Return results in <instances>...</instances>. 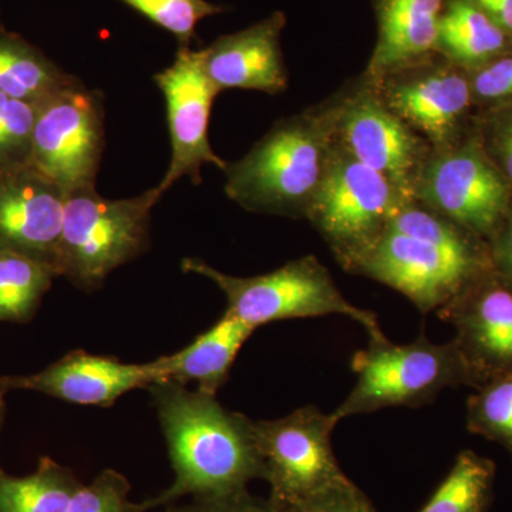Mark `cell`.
<instances>
[{
    "label": "cell",
    "instance_id": "cell-1",
    "mask_svg": "<svg viewBox=\"0 0 512 512\" xmlns=\"http://www.w3.org/2000/svg\"><path fill=\"white\" fill-rule=\"evenodd\" d=\"M167 440L175 471L173 485L140 503V511L174 504L180 498L214 497L248 490L264 477L254 436V420L229 412L214 394L183 384L157 382L147 387Z\"/></svg>",
    "mask_w": 512,
    "mask_h": 512
},
{
    "label": "cell",
    "instance_id": "cell-2",
    "mask_svg": "<svg viewBox=\"0 0 512 512\" xmlns=\"http://www.w3.org/2000/svg\"><path fill=\"white\" fill-rule=\"evenodd\" d=\"M338 96L276 121L247 156L225 167V194L256 214L303 220L325 181L338 137Z\"/></svg>",
    "mask_w": 512,
    "mask_h": 512
},
{
    "label": "cell",
    "instance_id": "cell-3",
    "mask_svg": "<svg viewBox=\"0 0 512 512\" xmlns=\"http://www.w3.org/2000/svg\"><path fill=\"white\" fill-rule=\"evenodd\" d=\"M352 369L355 386L332 412L338 421L390 407L426 406L451 387L481 386L456 340L434 343L424 332L406 345L384 335L370 338L353 356Z\"/></svg>",
    "mask_w": 512,
    "mask_h": 512
},
{
    "label": "cell",
    "instance_id": "cell-4",
    "mask_svg": "<svg viewBox=\"0 0 512 512\" xmlns=\"http://www.w3.org/2000/svg\"><path fill=\"white\" fill-rule=\"evenodd\" d=\"M160 198L156 188L128 200L100 197L94 185L67 191L57 275L83 291L100 288L114 269L146 251Z\"/></svg>",
    "mask_w": 512,
    "mask_h": 512
},
{
    "label": "cell",
    "instance_id": "cell-5",
    "mask_svg": "<svg viewBox=\"0 0 512 512\" xmlns=\"http://www.w3.org/2000/svg\"><path fill=\"white\" fill-rule=\"evenodd\" d=\"M185 274L211 279L225 293L227 313L256 329L278 320L343 315L362 325L369 338L384 333L375 313L357 308L339 291L328 268L316 256L306 255L269 274L239 278L222 274L197 258L181 262Z\"/></svg>",
    "mask_w": 512,
    "mask_h": 512
},
{
    "label": "cell",
    "instance_id": "cell-6",
    "mask_svg": "<svg viewBox=\"0 0 512 512\" xmlns=\"http://www.w3.org/2000/svg\"><path fill=\"white\" fill-rule=\"evenodd\" d=\"M494 268L483 239L446 244L387 227L357 264L363 275L402 293L421 313L437 312L464 286Z\"/></svg>",
    "mask_w": 512,
    "mask_h": 512
},
{
    "label": "cell",
    "instance_id": "cell-7",
    "mask_svg": "<svg viewBox=\"0 0 512 512\" xmlns=\"http://www.w3.org/2000/svg\"><path fill=\"white\" fill-rule=\"evenodd\" d=\"M407 197L382 174L350 156L340 144L306 220L325 239L336 262L353 274L382 238Z\"/></svg>",
    "mask_w": 512,
    "mask_h": 512
},
{
    "label": "cell",
    "instance_id": "cell-8",
    "mask_svg": "<svg viewBox=\"0 0 512 512\" xmlns=\"http://www.w3.org/2000/svg\"><path fill=\"white\" fill-rule=\"evenodd\" d=\"M412 197L484 241L512 210L510 183L474 138L433 148Z\"/></svg>",
    "mask_w": 512,
    "mask_h": 512
},
{
    "label": "cell",
    "instance_id": "cell-9",
    "mask_svg": "<svg viewBox=\"0 0 512 512\" xmlns=\"http://www.w3.org/2000/svg\"><path fill=\"white\" fill-rule=\"evenodd\" d=\"M339 421L305 406L276 420L254 421V436L271 504L305 500L349 481L339 466L332 433Z\"/></svg>",
    "mask_w": 512,
    "mask_h": 512
},
{
    "label": "cell",
    "instance_id": "cell-10",
    "mask_svg": "<svg viewBox=\"0 0 512 512\" xmlns=\"http://www.w3.org/2000/svg\"><path fill=\"white\" fill-rule=\"evenodd\" d=\"M104 148L100 93L77 82L43 101L30 165L66 191L96 185Z\"/></svg>",
    "mask_w": 512,
    "mask_h": 512
},
{
    "label": "cell",
    "instance_id": "cell-11",
    "mask_svg": "<svg viewBox=\"0 0 512 512\" xmlns=\"http://www.w3.org/2000/svg\"><path fill=\"white\" fill-rule=\"evenodd\" d=\"M336 96L340 146L404 197L413 198L414 184L433 150L429 141L396 116L363 76Z\"/></svg>",
    "mask_w": 512,
    "mask_h": 512
},
{
    "label": "cell",
    "instance_id": "cell-12",
    "mask_svg": "<svg viewBox=\"0 0 512 512\" xmlns=\"http://www.w3.org/2000/svg\"><path fill=\"white\" fill-rule=\"evenodd\" d=\"M366 80L383 103L431 147L443 148L460 140L474 104L468 70L434 53Z\"/></svg>",
    "mask_w": 512,
    "mask_h": 512
},
{
    "label": "cell",
    "instance_id": "cell-13",
    "mask_svg": "<svg viewBox=\"0 0 512 512\" xmlns=\"http://www.w3.org/2000/svg\"><path fill=\"white\" fill-rule=\"evenodd\" d=\"M154 80L165 97L171 138L170 167L156 187L161 197L180 178L200 184L202 165H217L224 171L228 163L212 151L208 140L212 104L221 92L205 73L201 50L180 47L174 63Z\"/></svg>",
    "mask_w": 512,
    "mask_h": 512
},
{
    "label": "cell",
    "instance_id": "cell-14",
    "mask_svg": "<svg viewBox=\"0 0 512 512\" xmlns=\"http://www.w3.org/2000/svg\"><path fill=\"white\" fill-rule=\"evenodd\" d=\"M481 384L512 373V285L495 268L464 286L437 311Z\"/></svg>",
    "mask_w": 512,
    "mask_h": 512
},
{
    "label": "cell",
    "instance_id": "cell-15",
    "mask_svg": "<svg viewBox=\"0 0 512 512\" xmlns=\"http://www.w3.org/2000/svg\"><path fill=\"white\" fill-rule=\"evenodd\" d=\"M66 198L63 187L30 164L0 170V248L56 269Z\"/></svg>",
    "mask_w": 512,
    "mask_h": 512
},
{
    "label": "cell",
    "instance_id": "cell-16",
    "mask_svg": "<svg viewBox=\"0 0 512 512\" xmlns=\"http://www.w3.org/2000/svg\"><path fill=\"white\" fill-rule=\"evenodd\" d=\"M161 380L163 370L158 359L134 365L116 357L74 350L35 375L0 377V389L33 390L64 402L110 407L123 394L147 389Z\"/></svg>",
    "mask_w": 512,
    "mask_h": 512
},
{
    "label": "cell",
    "instance_id": "cell-17",
    "mask_svg": "<svg viewBox=\"0 0 512 512\" xmlns=\"http://www.w3.org/2000/svg\"><path fill=\"white\" fill-rule=\"evenodd\" d=\"M284 13L275 12L251 28L221 36L201 50L202 66L220 92L228 89L279 94L288 89L281 49Z\"/></svg>",
    "mask_w": 512,
    "mask_h": 512
},
{
    "label": "cell",
    "instance_id": "cell-18",
    "mask_svg": "<svg viewBox=\"0 0 512 512\" xmlns=\"http://www.w3.org/2000/svg\"><path fill=\"white\" fill-rule=\"evenodd\" d=\"M448 0H377L379 36L363 76L375 80L437 53L439 23Z\"/></svg>",
    "mask_w": 512,
    "mask_h": 512
},
{
    "label": "cell",
    "instance_id": "cell-19",
    "mask_svg": "<svg viewBox=\"0 0 512 512\" xmlns=\"http://www.w3.org/2000/svg\"><path fill=\"white\" fill-rule=\"evenodd\" d=\"M255 329L224 312L207 332L198 336L187 348L158 359L163 380L187 386L198 384L200 392L214 394L227 383L229 372L239 350Z\"/></svg>",
    "mask_w": 512,
    "mask_h": 512
},
{
    "label": "cell",
    "instance_id": "cell-20",
    "mask_svg": "<svg viewBox=\"0 0 512 512\" xmlns=\"http://www.w3.org/2000/svg\"><path fill=\"white\" fill-rule=\"evenodd\" d=\"M508 37L473 3L448 0L440 18L437 53L471 72L503 55Z\"/></svg>",
    "mask_w": 512,
    "mask_h": 512
},
{
    "label": "cell",
    "instance_id": "cell-21",
    "mask_svg": "<svg viewBox=\"0 0 512 512\" xmlns=\"http://www.w3.org/2000/svg\"><path fill=\"white\" fill-rule=\"evenodd\" d=\"M82 485L72 470L42 457L29 476L0 473V512H67Z\"/></svg>",
    "mask_w": 512,
    "mask_h": 512
},
{
    "label": "cell",
    "instance_id": "cell-22",
    "mask_svg": "<svg viewBox=\"0 0 512 512\" xmlns=\"http://www.w3.org/2000/svg\"><path fill=\"white\" fill-rule=\"evenodd\" d=\"M77 82L32 47L0 37V93L40 104Z\"/></svg>",
    "mask_w": 512,
    "mask_h": 512
},
{
    "label": "cell",
    "instance_id": "cell-23",
    "mask_svg": "<svg viewBox=\"0 0 512 512\" xmlns=\"http://www.w3.org/2000/svg\"><path fill=\"white\" fill-rule=\"evenodd\" d=\"M494 483V461L476 451L463 450L419 512H490Z\"/></svg>",
    "mask_w": 512,
    "mask_h": 512
},
{
    "label": "cell",
    "instance_id": "cell-24",
    "mask_svg": "<svg viewBox=\"0 0 512 512\" xmlns=\"http://www.w3.org/2000/svg\"><path fill=\"white\" fill-rule=\"evenodd\" d=\"M55 276L52 265L0 248V322L32 319Z\"/></svg>",
    "mask_w": 512,
    "mask_h": 512
},
{
    "label": "cell",
    "instance_id": "cell-25",
    "mask_svg": "<svg viewBox=\"0 0 512 512\" xmlns=\"http://www.w3.org/2000/svg\"><path fill=\"white\" fill-rule=\"evenodd\" d=\"M474 390L467 400L468 431L500 444L512 457V373Z\"/></svg>",
    "mask_w": 512,
    "mask_h": 512
},
{
    "label": "cell",
    "instance_id": "cell-26",
    "mask_svg": "<svg viewBox=\"0 0 512 512\" xmlns=\"http://www.w3.org/2000/svg\"><path fill=\"white\" fill-rule=\"evenodd\" d=\"M40 104L0 93V170L30 163Z\"/></svg>",
    "mask_w": 512,
    "mask_h": 512
},
{
    "label": "cell",
    "instance_id": "cell-27",
    "mask_svg": "<svg viewBox=\"0 0 512 512\" xmlns=\"http://www.w3.org/2000/svg\"><path fill=\"white\" fill-rule=\"evenodd\" d=\"M157 26L173 33L180 47H190L202 19L220 13L221 6L208 0H120Z\"/></svg>",
    "mask_w": 512,
    "mask_h": 512
},
{
    "label": "cell",
    "instance_id": "cell-28",
    "mask_svg": "<svg viewBox=\"0 0 512 512\" xmlns=\"http://www.w3.org/2000/svg\"><path fill=\"white\" fill-rule=\"evenodd\" d=\"M130 483L116 470H104L92 484L82 485L67 512H141L128 500Z\"/></svg>",
    "mask_w": 512,
    "mask_h": 512
},
{
    "label": "cell",
    "instance_id": "cell-29",
    "mask_svg": "<svg viewBox=\"0 0 512 512\" xmlns=\"http://www.w3.org/2000/svg\"><path fill=\"white\" fill-rule=\"evenodd\" d=\"M268 504L272 512H377L352 480L295 503Z\"/></svg>",
    "mask_w": 512,
    "mask_h": 512
},
{
    "label": "cell",
    "instance_id": "cell-30",
    "mask_svg": "<svg viewBox=\"0 0 512 512\" xmlns=\"http://www.w3.org/2000/svg\"><path fill=\"white\" fill-rule=\"evenodd\" d=\"M468 73L474 103L512 106V53H503Z\"/></svg>",
    "mask_w": 512,
    "mask_h": 512
},
{
    "label": "cell",
    "instance_id": "cell-31",
    "mask_svg": "<svg viewBox=\"0 0 512 512\" xmlns=\"http://www.w3.org/2000/svg\"><path fill=\"white\" fill-rule=\"evenodd\" d=\"M497 116L490 121L485 141V153L512 187V106L497 107Z\"/></svg>",
    "mask_w": 512,
    "mask_h": 512
},
{
    "label": "cell",
    "instance_id": "cell-32",
    "mask_svg": "<svg viewBox=\"0 0 512 512\" xmlns=\"http://www.w3.org/2000/svg\"><path fill=\"white\" fill-rule=\"evenodd\" d=\"M161 512H272L268 500L254 497L248 490L237 493L195 497L191 504L165 505Z\"/></svg>",
    "mask_w": 512,
    "mask_h": 512
},
{
    "label": "cell",
    "instance_id": "cell-33",
    "mask_svg": "<svg viewBox=\"0 0 512 512\" xmlns=\"http://www.w3.org/2000/svg\"><path fill=\"white\" fill-rule=\"evenodd\" d=\"M487 244L495 271L512 285V210L488 238Z\"/></svg>",
    "mask_w": 512,
    "mask_h": 512
},
{
    "label": "cell",
    "instance_id": "cell-34",
    "mask_svg": "<svg viewBox=\"0 0 512 512\" xmlns=\"http://www.w3.org/2000/svg\"><path fill=\"white\" fill-rule=\"evenodd\" d=\"M484 12L495 25L512 36V0H468Z\"/></svg>",
    "mask_w": 512,
    "mask_h": 512
},
{
    "label": "cell",
    "instance_id": "cell-35",
    "mask_svg": "<svg viewBox=\"0 0 512 512\" xmlns=\"http://www.w3.org/2000/svg\"><path fill=\"white\" fill-rule=\"evenodd\" d=\"M5 390L0 389V429H2L3 417H5V400H3ZM2 473V470H0Z\"/></svg>",
    "mask_w": 512,
    "mask_h": 512
}]
</instances>
